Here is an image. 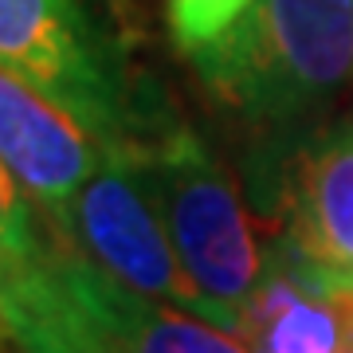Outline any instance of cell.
Wrapping results in <instances>:
<instances>
[{"label":"cell","mask_w":353,"mask_h":353,"mask_svg":"<svg viewBox=\"0 0 353 353\" xmlns=\"http://www.w3.org/2000/svg\"><path fill=\"white\" fill-rule=\"evenodd\" d=\"M134 141L165 236L201 294V318L228 334H240L243 306L259 283L263 255L255 248L228 169L212 157L201 134L181 126L161 106H141Z\"/></svg>","instance_id":"2"},{"label":"cell","mask_w":353,"mask_h":353,"mask_svg":"<svg viewBox=\"0 0 353 353\" xmlns=\"http://www.w3.org/2000/svg\"><path fill=\"white\" fill-rule=\"evenodd\" d=\"M0 330L20 353H130L67 290L55 248L24 263H0Z\"/></svg>","instance_id":"8"},{"label":"cell","mask_w":353,"mask_h":353,"mask_svg":"<svg viewBox=\"0 0 353 353\" xmlns=\"http://www.w3.org/2000/svg\"><path fill=\"white\" fill-rule=\"evenodd\" d=\"M55 236L134 294L201 318V294L165 236L134 138L102 141L99 165L79 185Z\"/></svg>","instance_id":"4"},{"label":"cell","mask_w":353,"mask_h":353,"mask_svg":"<svg viewBox=\"0 0 353 353\" xmlns=\"http://www.w3.org/2000/svg\"><path fill=\"white\" fill-rule=\"evenodd\" d=\"M0 338H4V330H0ZM0 353H4V350H0Z\"/></svg>","instance_id":"14"},{"label":"cell","mask_w":353,"mask_h":353,"mask_svg":"<svg viewBox=\"0 0 353 353\" xmlns=\"http://www.w3.org/2000/svg\"><path fill=\"white\" fill-rule=\"evenodd\" d=\"M99 157L102 138L36 83L0 67V165L55 232L63 228L67 208Z\"/></svg>","instance_id":"6"},{"label":"cell","mask_w":353,"mask_h":353,"mask_svg":"<svg viewBox=\"0 0 353 353\" xmlns=\"http://www.w3.org/2000/svg\"><path fill=\"white\" fill-rule=\"evenodd\" d=\"M252 4L255 0H169V8H165L169 36H173L176 51L196 55L212 39L224 36Z\"/></svg>","instance_id":"10"},{"label":"cell","mask_w":353,"mask_h":353,"mask_svg":"<svg viewBox=\"0 0 353 353\" xmlns=\"http://www.w3.org/2000/svg\"><path fill=\"white\" fill-rule=\"evenodd\" d=\"M338 353H353V322H350V318H345V338H341Z\"/></svg>","instance_id":"13"},{"label":"cell","mask_w":353,"mask_h":353,"mask_svg":"<svg viewBox=\"0 0 353 353\" xmlns=\"http://www.w3.org/2000/svg\"><path fill=\"white\" fill-rule=\"evenodd\" d=\"M192 67L208 99L255 141L252 161H271L275 189L290 150L334 122L353 90V0H255Z\"/></svg>","instance_id":"1"},{"label":"cell","mask_w":353,"mask_h":353,"mask_svg":"<svg viewBox=\"0 0 353 353\" xmlns=\"http://www.w3.org/2000/svg\"><path fill=\"white\" fill-rule=\"evenodd\" d=\"M287 248L318 287H353V114L299 141L279 169Z\"/></svg>","instance_id":"5"},{"label":"cell","mask_w":353,"mask_h":353,"mask_svg":"<svg viewBox=\"0 0 353 353\" xmlns=\"http://www.w3.org/2000/svg\"><path fill=\"white\" fill-rule=\"evenodd\" d=\"M51 243L39 236L36 204L12 181V173L0 165V263H24L43 255Z\"/></svg>","instance_id":"11"},{"label":"cell","mask_w":353,"mask_h":353,"mask_svg":"<svg viewBox=\"0 0 353 353\" xmlns=\"http://www.w3.org/2000/svg\"><path fill=\"white\" fill-rule=\"evenodd\" d=\"M330 299H334V303L341 306V314H345V318L353 322V287H341V290H334Z\"/></svg>","instance_id":"12"},{"label":"cell","mask_w":353,"mask_h":353,"mask_svg":"<svg viewBox=\"0 0 353 353\" xmlns=\"http://www.w3.org/2000/svg\"><path fill=\"white\" fill-rule=\"evenodd\" d=\"M0 67L36 83L102 141L134 138L126 63L83 0H0Z\"/></svg>","instance_id":"3"},{"label":"cell","mask_w":353,"mask_h":353,"mask_svg":"<svg viewBox=\"0 0 353 353\" xmlns=\"http://www.w3.org/2000/svg\"><path fill=\"white\" fill-rule=\"evenodd\" d=\"M236 338L248 353H338L345 314L283 243L263 259Z\"/></svg>","instance_id":"9"},{"label":"cell","mask_w":353,"mask_h":353,"mask_svg":"<svg viewBox=\"0 0 353 353\" xmlns=\"http://www.w3.org/2000/svg\"><path fill=\"white\" fill-rule=\"evenodd\" d=\"M55 271L79 299V306L99 326L110 330L130 353H248L236 341V334H228L189 310L141 299L63 243L55 248Z\"/></svg>","instance_id":"7"}]
</instances>
